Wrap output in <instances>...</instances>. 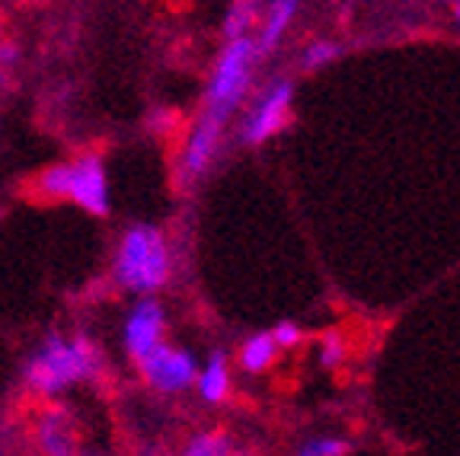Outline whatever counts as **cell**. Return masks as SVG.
Returning a JSON list of instances; mask_svg holds the SVG:
<instances>
[{
	"mask_svg": "<svg viewBox=\"0 0 460 456\" xmlns=\"http://www.w3.org/2000/svg\"><path fill=\"white\" fill-rule=\"evenodd\" d=\"M102 373V351L84 332L61 336L51 332L42 338L26 361L22 383L32 392V399H58L65 390L77 383H90Z\"/></svg>",
	"mask_w": 460,
	"mask_h": 456,
	"instance_id": "1",
	"label": "cell"
},
{
	"mask_svg": "<svg viewBox=\"0 0 460 456\" xmlns=\"http://www.w3.org/2000/svg\"><path fill=\"white\" fill-rule=\"evenodd\" d=\"M29 198L58 205L71 201L86 215H109V176L96 150H80L71 160L51 163L39 176L29 179Z\"/></svg>",
	"mask_w": 460,
	"mask_h": 456,
	"instance_id": "2",
	"label": "cell"
},
{
	"mask_svg": "<svg viewBox=\"0 0 460 456\" xmlns=\"http://www.w3.org/2000/svg\"><path fill=\"white\" fill-rule=\"evenodd\" d=\"M172 252L166 233L151 224H135L122 233L112 259V281L141 297H154L170 285Z\"/></svg>",
	"mask_w": 460,
	"mask_h": 456,
	"instance_id": "3",
	"label": "cell"
},
{
	"mask_svg": "<svg viewBox=\"0 0 460 456\" xmlns=\"http://www.w3.org/2000/svg\"><path fill=\"white\" fill-rule=\"evenodd\" d=\"M256 65H259V51H256L252 36L227 39L221 55H217L215 65H211L199 112L227 125V121L234 118V112L246 102V96H250Z\"/></svg>",
	"mask_w": 460,
	"mask_h": 456,
	"instance_id": "4",
	"label": "cell"
},
{
	"mask_svg": "<svg viewBox=\"0 0 460 456\" xmlns=\"http://www.w3.org/2000/svg\"><path fill=\"white\" fill-rule=\"evenodd\" d=\"M291 106H295V83L285 77H275L246 106L240 137L246 144H266L272 137H279L288 128V121H291Z\"/></svg>",
	"mask_w": 460,
	"mask_h": 456,
	"instance_id": "5",
	"label": "cell"
},
{
	"mask_svg": "<svg viewBox=\"0 0 460 456\" xmlns=\"http://www.w3.org/2000/svg\"><path fill=\"white\" fill-rule=\"evenodd\" d=\"M224 135H227V125L208 115H195V121L189 125L186 137H182V147L176 153V176H180L182 186H192L199 182L205 172L211 170V163L221 153Z\"/></svg>",
	"mask_w": 460,
	"mask_h": 456,
	"instance_id": "6",
	"label": "cell"
},
{
	"mask_svg": "<svg viewBox=\"0 0 460 456\" xmlns=\"http://www.w3.org/2000/svg\"><path fill=\"white\" fill-rule=\"evenodd\" d=\"M32 443L39 456H80V425L67 406H58L55 399H39L32 412Z\"/></svg>",
	"mask_w": 460,
	"mask_h": 456,
	"instance_id": "7",
	"label": "cell"
},
{
	"mask_svg": "<svg viewBox=\"0 0 460 456\" xmlns=\"http://www.w3.org/2000/svg\"><path fill=\"white\" fill-rule=\"evenodd\" d=\"M137 373L154 392L160 396H176V392H186L195 386V373H199V364L189 355L186 348H176V345L164 342L160 348H154L151 355L144 357L141 364H135Z\"/></svg>",
	"mask_w": 460,
	"mask_h": 456,
	"instance_id": "8",
	"label": "cell"
},
{
	"mask_svg": "<svg viewBox=\"0 0 460 456\" xmlns=\"http://www.w3.org/2000/svg\"><path fill=\"white\" fill-rule=\"evenodd\" d=\"M166 342V313L160 307V300L141 297L131 307L128 320H125V351H128L131 364H141L154 348Z\"/></svg>",
	"mask_w": 460,
	"mask_h": 456,
	"instance_id": "9",
	"label": "cell"
},
{
	"mask_svg": "<svg viewBox=\"0 0 460 456\" xmlns=\"http://www.w3.org/2000/svg\"><path fill=\"white\" fill-rule=\"evenodd\" d=\"M297 13H301V0H266L262 13L252 29V42H256L259 57L272 55L281 45V39L288 36V29L295 26Z\"/></svg>",
	"mask_w": 460,
	"mask_h": 456,
	"instance_id": "10",
	"label": "cell"
},
{
	"mask_svg": "<svg viewBox=\"0 0 460 456\" xmlns=\"http://www.w3.org/2000/svg\"><path fill=\"white\" fill-rule=\"evenodd\" d=\"M180 456H256L234 431L227 428H205L189 434Z\"/></svg>",
	"mask_w": 460,
	"mask_h": 456,
	"instance_id": "11",
	"label": "cell"
},
{
	"mask_svg": "<svg viewBox=\"0 0 460 456\" xmlns=\"http://www.w3.org/2000/svg\"><path fill=\"white\" fill-rule=\"evenodd\" d=\"M195 390L211 406H217V402H224L230 396V361L224 351H215L208 357V364L195 373Z\"/></svg>",
	"mask_w": 460,
	"mask_h": 456,
	"instance_id": "12",
	"label": "cell"
},
{
	"mask_svg": "<svg viewBox=\"0 0 460 456\" xmlns=\"http://www.w3.org/2000/svg\"><path fill=\"white\" fill-rule=\"evenodd\" d=\"M275 357H279V345H275L272 332H256V336H250L240 345L237 364L246 373H262L272 367Z\"/></svg>",
	"mask_w": 460,
	"mask_h": 456,
	"instance_id": "13",
	"label": "cell"
},
{
	"mask_svg": "<svg viewBox=\"0 0 460 456\" xmlns=\"http://www.w3.org/2000/svg\"><path fill=\"white\" fill-rule=\"evenodd\" d=\"M262 4L266 0H230L227 13H224V39H240V36H252V29L259 22L262 13Z\"/></svg>",
	"mask_w": 460,
	"mask_h": 456,
	"instance_id": "14",
	"label": "cell"
},
{
	"mask_svg": "<svg viewBox=\"0 0 460 456\" xmlns=\"http://www.w3.org/2000/svg\"><path fill=\"white\" fill-rule=\"evenodd\" d=\"M339 55H342V45L339 42H332V39H314V42L304 48L301 67L304 71H323V67H330Z\"/></svg>",
	"mask_w": 460,
	"mask_h": 456,
	"instance_id": "15",
	"label": "cell"
},
{
	"mask_svg": "<svg viewBox=\"0 0 460 456\" xmlns=\"http://www.w3.org/2000/svg\"><path fill=\"white\" fill-rule=\"evenodd\" d=\"M16 67H20V45L13 39L0 36V90H7L13 83Z\"/></svg>",
	"mask_w": 460,
	"mask_h": 456,
	"instance_id": "16",
	"label": "cell"
},
{
	"mask_svg": "<svg viewBox=\"0 0 460 456\" xmlns=\"http://www.w3.org/2000/svg\"><path fill=\"white\" fill-rule=\"evenodd\" d=\"M345 453H349V441H342V437H314V441H307L297 450V456H345Z\"/></svg>",
	"mask_w": 460,
	"mask_h": 456,
	"instance_id": "17",
	"label": "cell"
},
{
	"mask_svg": "<svg viewBox=\"0 0 460 456\" xmlns=\"http://www.w3.org/2000/svg\"><path fill=\"white\" fill-rule=\"evenodd\" d=\"M272 338L275 345H279V351H288V348H297V345L304 342V332L297 322H279V326L272 329Z\"/></svg>",
	"mask_w": 460,
	"mask_h": 456,
	"instance_id": "18",
	"label": "cell"
},
{
	"mask_svg": "<svg viewBox=\"0 0 460 456\" xmlns=\"http://www.w3.org/2000/svg\"><path fill=\"white\" fill-rule=\"evenodd\" d=\"M342 357H345L342 338H339L336 332L323 336V345H320V361H323V367H336V364H342Z\"/></svg>",
	"mask_w": 460,
	"mask_h": 456,
	"instance_id": "19",
	"label": "cell"
},
{
	"mask_svg": "<svg viewBox=\"0 0 460 456\" xmlns=\"http://www.w3.org/2000/svg\"><path fill=\"white\" fill-rule=\"evenodd\" d=\"M451 13H454V20H457V26H460V0H454V7H451Z\"/></svg>",
	"mask_w": 460,
	"mask_h": 456,
	"instance_id": "20",
	"label": "cell"
}]
</instances>
